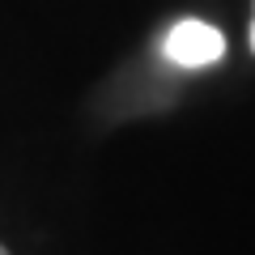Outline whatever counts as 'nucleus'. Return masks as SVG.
I'll return each instance as SVG.
<instances>
[{"mask_svg":"<svg viewBox=\"0 0 255 255\" xmlns=\"http://www.w3.org/2000/svg\"><path fill=\"white\" fill-rule=\"evenodd\" d=\"M251 47H255V26H251Z\"/></svg>","mask_w":255,"mask_h":255,"instance_id":"3","label":"nucleus"},{"mask_svg":"<svg viewBox=\"0 0 255 255\" xmlns=\"http://www.w3.org/2000/svg\"><path fill=\"white\" fill-rule=\"evenodd\" d=\"M221 51H226V38H221L217 26L200 17H183L179 26H170L166 34V55L183 68H204V64H217Z\"/></svg>","mask_w":255,"mask_h":255,"instance_id":"1","label":"nucleus"},{"mask_svg":"<svg viewBox=\"0 0 255 255\" xmlns=\"http://www.w3.org/2000/svg\"><path fill=\"white\" fill-rule=\"evenodd\" d=\"M0 255H9V247H4V243H0Z\"/></svg>","mask_w":255,"mask_h":255,"instance_id":"2","label":"nucleus"}]
</instances>
